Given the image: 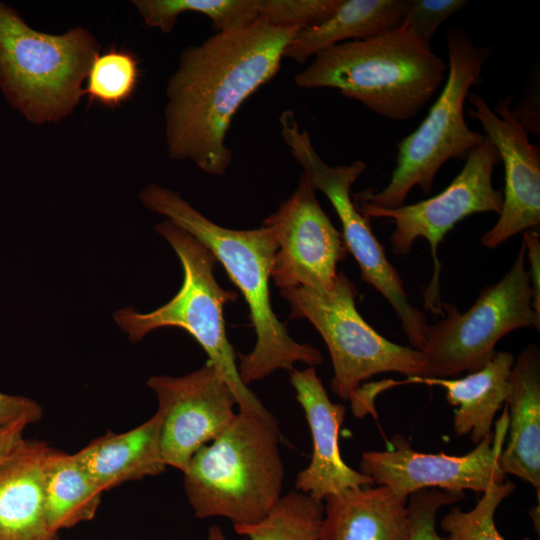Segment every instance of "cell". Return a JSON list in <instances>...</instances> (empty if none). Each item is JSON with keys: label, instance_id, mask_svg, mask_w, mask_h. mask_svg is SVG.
<instances>
[{"label": "cell", "instance_id": "obj_1", "mask_svg": "<svg viewBox=\"0 0 540 540\" xmlns=\"http://www.w3.org/2000/svg\"><path fill=\"white\" fill-rule=\"evenodd\" d=\"M298 31L259 17L186 48L166 88L169 157L191 160L211 175L225 174L233 157L225 143L233 117L248 97L276 75Z\"/></svg>", "mask_w": 540, "mask_h": 540}, {"label": "cell", "instance_id": "obj_2", "mask_svg": "<svg viewBox=\"0 0 540 540\" xmlns=\"http://www.w3.org/2000/svg\"><path fill=\"white\" fill-rule=\"evenodd\" d=\"M145 207L190 233L220 262L247 303L256 334L251 352L238 354V371L245 385L277 370H292L295 363L315 367L323 355L314 346L299 343L273 311L269 280L278 249L272 228L234 230L208 219L177 192L149 184L140 192Z\"/></svg>", "mask_w": 540, "mask_h": 540}, {"label": "cell", "instance_id": "obj_3", "mask_svg": "<svg viewBox=\"0 0 540 540\" xmlns=\"http://www.w3.org/2000/svg\"><path fill=\"white\" fill-rule=\"evenodd\" d=\"M447 65L404 22L374 36L324 49L299 72L300 88H333L377 115L413 118L443 84Z\"/></svg>", "mask_w": 540, "mask_h": 540}, {"label": "cell", "instance_id": "obj_4", "mask_svg": "<svg viewBox=\"0 0 540 540\" xmlns=\"http://www.w3.org/2000/svg\"><path fill=\"white\" fill-rule=\"evenodd\" d=\"M277 422L238 412L232 423L191 458L184 489L200 519L233 526L262 520L282 497L285 476Z\"/></svg>", "mask_w": 540, "mask_h": 540}, {"label": "cell", "instance_id": "obj_5", "mask_svg": "<svg viewBox=\"0 0 540 540\" xmlns=\"http://www.w3.org/2000/svg\"><path fill=\"white\" fill-rule=\"evenodd\" d=\"M156 231L174 249L183 268V283L177 294L163 306L140 313L133 308L118 310L114 319L131 342L142 340L161 327L187 331L202 347L234 393L239 412L275 421L259 398L243 383L236 353L226 335L224 306L235 302L238 294L222 288L216 280V258L187 231L170 220L156 226Z\"/></svg>", "mask_w": 540, "mask_h": 540}, {"label": "cell", "instance_id": "obj_6", "mask_svg": "<svg viewBox=\"0 0 540 540\" xmlns=\"http://www.w3.org/2000/svg\"><path fill=\"white\" fill-rule=\"evenodd\" d=\"M98 48L84 28L43 33L0 1V90L32 124L56 122L74 110Z\"/></svg>", "mask_w": 540, "mask_h": 540}, {"label": "cell", "instance_id": "obj_7", "mask_svg": "<svg viewBox=\"0 0 540 540\" xmlns=\"http://www.w3.org/2000/svg\"><path fill=\"white\" fill-rule=\"evenodd\" d=\"M448 64L443 89L420 125L397 144L396 166L380 191L353 194L355 203L381 208L404 205L418 186L429 194L438 170L451 158L466 159L485 139L467 125L464 105L470 89L482 82L489 49L475 45L465 31L452 27L446 34Z\"/></svg>", "mask_w": 540, "mask_h": 540}, {"label": "cell", "instance_id": "obj_8", "mask_svg": "<svg viewBox=\"0 0 540 540\" xmlns=\"http://www.w3.org/2000/svg\"><path fill=\"white\" fill-rule=\"evenodd\" d=\"M280 293L291 317L307 319L323 338L333 365L331 389L342 400H350L376 374L422 375L421 351L386 339L363 319L356 308L359 291L344 272H338L329 292L294 287Z\"/></svg>", "mask_w": 540, "mask_h": 540}, {"label": "cell", "instance_id": "obj_9", "mask_svg": "<svg viewBox=\"0 0 540 540\" xmlns=\"http://www.w3.org/2000/svg\"><path fill=\"white\" fill-rule=\"evenodd\" d=\"M444 318L429 324L421 348L424 369L420 377L449 378L474 372L495 354L496 343L519 328L540 329V316L532 307V287L525 268L522 243L503 278L485 287L464 313L442 303Z\"/></svg>", "mask_w": 540, "mask_h": 540}, {"label": "cell", "instance_id": "obj_10", "mask_svg": "<svg viewBox=\"0 0 540 540\" xmlns=\"http://www.w3.org/2000/svg\"><path fill=\"white\" fill-rule=\"evenodd\" d=\"M279 124L291 155L301 165L315 191L322 192L335 209L344 243L359 266L362 280L388 301L412 348L421 350L428 320L410 302L400 274L389 262L369 220L358 211L351 196V187L367 164L360 160L336 166L327 164L315 150L307 130L301 129L292 110L281 113Z\"/></svg>", "mask_w": 540, "mask_h": 540}, {"label": "cell", "instance_id": "obj_11", "mask_svg": "<svg viewBox=\"0 0 540 540\" xmlns=\"http://www.w3.org/2000/svg\"><path fill=\"white\" fill-rule=\"evenodd\" d=\"M494 144L485 136L465 159L459 174L439 194L420 202L396 208H381L366 203H355L368 220L388 219L395 226L390 237L392 251L397 256L411 252L413 243L425 239L433 261L432 279L423 293L425 308L444 315L440 300L441 264L438 247L446 234L469 215L493 212L499 214L503 193L492 183L494 167L500 162Z\"/></svg>", "mask_w": 540, "mask_h": 540}, {"label": "cell", "instance_id": "obj_12", "mask_svg": "<svg viewBox=\"0 0 540 540\" xmlns=\"http://www.w3.org/2000/svg\"><path fill=\"white\" fill-rule=\"evenodd\" d=\"M507 430L505 406L496 422L495 432L464 455L421 453L412 449L402 435H396L390 441L391 448L363 452L359 471L372 478L375 485L385 486L404 497L423 489L483 493L506 479L499 466V457Z\"/></svg>", "mask_w": 540, "mask_h": 540}, {"label": "cell", "instance_id": "obj_13", "mask_svg": "<svg viewBox=\"0 0 540 540\" xmlns=\"http://www.w3.org/2000/svg\"><path fill=\"white\" fill-rule=\"evenodd\" d=\"M263 226L273 229L278 244L271 269L276 287L318 292L335 287L338 264L346 259L348 250L305 172L292 195L264 219Z\"/></svg>", "mask_w": 540, "mask_h": 540}, {"label": "cell", "instance_id": "obj_14", "mask_svg": "<svg viewBox=\"0 0 540 540\" xmlns=\"http://www.w3.org/2000/svg\"><path fill=\"white\" fill-rule=\"evenodd\" d=\"M147 385L158 400L163 461L184 473L192 456L232 423L236 397L209 360L181 377L152 376Z\"/></svg>", "mask_w": 540, "mask_h": 540}, {"label": "cell", "instance_id": "obj_15", "mask_svg": "<svg viewBox=\"0 0 540 540\" xmlns=\"http://www.w3.org/2000/svg\"><path fill=\"white\" fill-rule=\"evenodd\" d=\"M469 116L480 122L504 163L503 204L495 225L481 237L494 249L520 232L540 224V149L511 113L510 96L492 109L483 96L469 93Z\"/></svg>", "mask_w": 540, "mask_h": 540}, {"label": "cell", "instance_id": "obj_16", "mask_svg": "<svg viewBox=\"0 0 540 540\" xmlns=\"http://www.w3.org/2000/svg\"><path fill=\"white\" fill-rule=\"evenodd\" d=\"M296 400L304 410L313 450L309 465L301 470L295 490L322 501L347 489L375 485L372 478L348 466L339 450V431L346 408L330 400L313 366L290 371Z\"/></svg>", "mask_w": 540, "mask_h": 540}, {"label": "cell", "instance_id": "obj_17", "mask_svg": "<svg viewBox=\"0 0 540 540\" xmlns=\"http://www.w3.org/2000/svg\"><path fill=\"white\" fill-rule=\"evenodd\" d=\"M51 447L25 439L0 463V540H57L45 515L44 472Z\"/></svg>", "mask_w": 540, "mask_h": 540}, {"label": "cell", "instance_id": "obj_18", "mask_svg": "<svg viewBox=\"0 0 540 540\" xmlns=\"http://www.w3.org/2000/svg\"><path fill=\"white\" fill-rule=\"evenodd\" d=\"M506 400L508 443L499 457L505 474L528 482L540 501V349L526 346L514 361Z\"/></svg>", "mask_w": 540, "mask_h": 540}, {"label": "cell", "instance_id": "obj_19", "mask_svg": "<svg viewBox=\"0 0 540 540\" xmlns=\"http://www.w3.org/2000/svg\"><path fill=\"white\" fill-rule=\"evenodd\" d=\"M319 540H409L408 497L385 486L327 496Z\"/></svg>", "mask_w": 540, "mask_h": 540}, {"label": "cell", "instance_id": "obj_20", "mask_svg": "<svg viewBox=\"0 0 540 540\" xmlns=\"http://www.w3.org/2000/svg\"><path fill=\"white\" fill-rule=\"evenodd\" d=\"M514 361L510 352L496 351L483 367L465 377L450 379L409 376L405 380L395 381V386L424 384L443 387L447 402L458 406L453 418L455 434L459 437L470 435L471 441L478 444L492 432L494 417L508 398Z\"/></svg>", "mask_w": 540, "mask_h": 540}, {"label": "cell", "instance_id": "obj_21", "mask_svg": "<svg viewBox=\"0 0 540 540\" xmlns=\"http://www.w3.org/2000/svg\"><path fill=\"white\" fill-rule=\"evenodd\" d=\"M161 415L123 432H107L74 455L103 491L165 471L160 447Z\"/></svg>", "mask_w": 540, "mask_h": 540}, {"label": "cell", "instance_id": "obj_22", "mask_svg": "<svg viewBox=\"0 0 540 540\" xmlns=\"http://www.w3.org/2000/svg\"><path fill=\"white\" fill-rule=\"evenodd\" d=\"M407 0H343L322 23L299 30L285 49L284 58L299 64L331 46L365 39L402 23Z\"/></svg>", "mask_w": 540, "mask_h": 540}, {"label": "cell", "instance_id": "obj_23", "mask_svg": "<svg viewBox=\"0 0 540 540\" xmlns=\"http://www.w3.org/2000/svg\"><path fill=\"white\" fill-rule=\"evenodd\" d=\"M103 491L74 454L50 448L44 472L45 515L57 533L94 518Z\"/></svg>", "mask_w": 540, "mask_h": 540}, {"label": "cell", "instance_id": "obj_24", "mask_svg": "<svg viewBox=\"0 0 540 540\" xmlns=\"http://www.w3.org/2000/svg\"><path fill=\"white\" fill-rule=\"evenodd\" d=\"M261 0H134L146 26L164 33L173 30L177 18L185 12L207 16L215 32L243 27L260 17Z\"/></svg>", "mask_w": 540, "mask_h": 540}, {"label": "cell", "instance_id": "obj_25", "mask_svg": "<svg viewBox=\"0 0 540 540\" xmlns=\"http://www.w3.org/2000/svg\"><path fill=\"white\" fill-rule=\"evenodd\" d=\"M323 513L322 501L294 490L282 496L262 520L234 530L248 540H319Z\"/></svg>", "mask_w": 540, "mask_h": 540}, {"label": "cell", "instance_id": "obj_26", "mask_svg": "<svg viewBox=\"0 0 540 540\" xmlns=\"http://www.w3.org/2000/svg\"><path fill=\"white\" fill-rule=\"evenodd\" d=\"M139 75L138 61L132 52L118 48L98 52L90 65L84 94L92 103L118 107L132 97Z\"/></svg>", "mask_w": 540, "mask_h": 540}, {"label": "cell", "instance_id": "obj_27", "mask_svg": "<svg viewBox=\"0 0 540 540\" xmlns=\"http://www.w3.org/2000/svg\"><path fill=\"white\" fill-rule=\"evenodd\" d=\"M515 484L504 481L482 493L474 508L463 511L453 507L443 516L440 526L447 534L446 540H505L498 532L494 517L500 503L515 490ZM524 540H531L525 537Z\"/></svg>", "mask_w": 540, "mask_h": 540}, {"label": "cell", "instance_id": "obj_28", "mask_svg": "<svg viewBox=\"0 0 540 540\" xmlns=\"http://www.w3.org/2000/svg\"><path fill=\"white\" fill-rule=\"evenodd\" d=\"M343 0H261L260 17L278 27L299 30L328 19Z\"/></svg>", "mask_w": 540, "mask_h": 540}, {"label": "cell", "instance_id": "obj_29", "mask_svg": "<svg viewBox=\"0 0 540 540\" xmlns=\"http://www.w3.org/2000/svg\"><path fill=\"white\" fill-rule=\"evenodd\" d=\"M465 497L461 491L423 489L408 496L409 540H446L436 530L437 511Z\"/></svg>", "mask_w": 540, "mask_h": 540}, {"label": "cell", "instance_id": "obj_30", "mask_svg": "<svg viewBox=\"0 0 540 540\" xmlns=\"http://www.w3.org/2000/svg\"><path fill=\"white\" fill-rule=\"evenodd\" d=\"M468 3L465 0H407L403 21L418 37L431 42L440 25Z\"/></svg>", "mask_w": 540, "mask_h": 540}, {"label": "cell", "instance_id": "obj_31", "mask_svg": "<svg viewBox=\"0 0 540 540\" xmlns=\"http://www.w3.org/2000/svg\"><path fill=\"white\" fill-rule=\"evenodd\" d=\"M42 416L43 409L35 400L0 393V426L20 419H26L30 424H34L40 421Z\"/></svg>", "mask_w": 540, "mask_h": 540}, {"label": "cell", "instance_id": "obj_32", "mask_svg": "<svg viewBox=\"0 0 540 540\" xmlns=\"http://www.w3.org/2000/svg\"><path fill=\"white\" fill-rule=\"evenodd\" d=\"M525 255L529 260V275L532 287V307L540 316V234L536 229L523 232Z\"/></svg>", "mask_w": 540, "mask_h": 540}, {"label": "cell", "instance_id": "obj_33", "mask_svg": "<svg viewBox=\"0 0 540 540\" xmlns=\"http://www.w3.org/2000/svg\"><path fill=\"white\" fill-rule=\"evenodd\" d=\"M30 423L20 419L0 426V463L7 459L25 440L24 430Z\"/></svg>", "mask_w": 540, "mask_h": 540}, {"label": "cell", "instance_id": "obj_34", "mask_svg": "<svg viewBox=\"0 0 540 540\" xmlns=\"http://www.w3.org/2000/svg\"><path fill=\"white\" fill-rule=\"evenodd\" d=\"M207 540H228L223 530L218 525H212L208 529ZM240 540H248L247 538H242Z\"/></svg>", "mask_w": 540, "mask_h": 540}]
</instances>
